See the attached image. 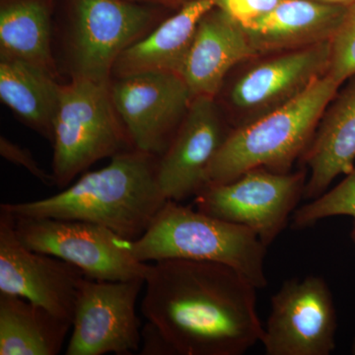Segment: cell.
I'll list each match as a JSON object with an SVG mask.
<instances>
[{
  "label": "cell",
  "instance_id": "ffe728a7",
  "mask_svg": "<svg viewBox=\"0 0 355 355\" xmlns=\"http://www.w3.org/2000/svg\"><path fill=\"white\" fill-rule=\"evenodd\" d=\"M70 329L71 322L43 306L0 293V354L57 355Z\"/></svg>",
  "mask_w": 355,
  "mask_h": 355
},
{
  "label": "cell",
  "instance_id": "9a60e30c",
  "mask_svg": "<svg viewBox=\"0 0 355 355\" xmlns=\"http://www.w3.org/2000/svg\"><path fill=\"white\" fill-rule=\"evenodd\" d=\"M257 57L244 28L214 7L198 23L182 77L193 99H217L229 72Z\"/></svg>",
  "mask_w": 355,
  "mask_h": 355
},
{
  "label": "cell",
  "instance_id": "44dd1931",
  "mask_svg": "<svg viewBox=\"0 0 355 355\" xmlns=\"http://www.w3.org/2000/svg\"><path fill=\"white\" fill-rule=\"evenodd\" d=\"M62 84L26 62L0 60V99L29 127L51 140Z\"/></svg>",
  "mask_w": 355,
  "mask_h": 355
},
{
  "label": "cell",
  "instance_id": "484cf974",
  "mask_svg": "<svg viewBox=\"0 0 355 355\" xmlns=\"http://www.w3.org/2000/svg\"><path fill=\"white\" fill-rule=\"evenodd\" d=\"M142 349L141 354L166 355L175 354L171 345L168 343L164 336L154 324L147 323L141 331Z\"/></svg>",
  "mask_w": 355,
  "mask_h": 355
},
{
  "label": "cell",
  "instance_id": "7a4b0ae2",
  "mask_svg": "<svg viewBox=\"0 0 355 355\" xmlns=\"http://www.w3.org/2000/svg\"><path fill=\"white\" fill-rule=\"evenodd\" d=\"M159 157L133 148L106 167L86 173L57 195L2 203L14 217H46L98 224L127 241L141 237L167 202L158 183Z\"/></svg>",
  "mask_w": 355,
  "mask_h": 355
},
{
  "label": "cell",
  "instance_id": "3957f363",
  "mask_svg": "<svg viewBox=\"0 0 355 355\" xmlns=\"http://www.w3.org/2000/svg\"><path fill=\"white\" fill-rule=\"evenodd\" d=\"M340 86L326 74L286 106L232 128L209 166L205 187L229 183L254 168L291 172Z\"/></svg>",
  "mask_w": 355,
  "mask_h": 355
},
{
  "label": "cell",
  "instance_id": "52a82bcc",
  "mask_svg": "<svg viewBox=\"0 0 355 355\" xmlns=\"http://www.w3.org/2000/svg\"><path fill=\"white\" fill-rule=\"evenodd\" d=\"M307 171L277 173L254 168L226 184L205 187L196 209L253 231L266 247L288 224L304 198Z\"/></svg>",
  "mask_w": 355,
  "mask_h": 355
},
{
  "label": "cell",
  "instance_id": "6da1fadb",
  "mask_svg": "<svg viewBox=\"0 0 355 355\" xmlns=\"http://www.w3.org/2000/svg\"><path fill=\"white\" fill-rule=\"evenodd\" d=\"M256 286L230 266L149 265L141 312L179 355H243L261 342Z\"/></svg>",
  "mask_w": 355,
  "mask_h": 355
},
{
  "label": "cell",
  "instance_id": "83f0119b",
  "mask_svg": "<svg viewBox=\"0 0 355 355\" xmlns=\"http://www.w3.org/2000/svg\"><path fill=\"white\" fill-rule=\"evenodd\" d=\"M321 1L334 4H349L352 2H354L355 0H321Z\"/></svg>",
  "mask_w": 355,
  "mask_h": 355
},
{
  "label": "cell",
  "instance_id": "5bb4252c",
  "mask_svg": "<svg viewBox=\"0 0 355 355\" xmlns=\"http://www.w3.org/2000/svg\"><path fill=\"white\" fill-rule=\"evenodd\" d=\"M231 130L216 99L191 100L174 139L158 161V183L168 200L181 202L205 189L209 166Z\"/></svg>",
  "mask_w": 355,
  "mask_h": 355
},
{
  "label": "cell",
  "instance_id": "d6986e66",
  "mask_svg": "<svg viewBox=\"0 0 355 355\" xmlns=\"http://www.w3.org/2000/svg\"><path fill=\"white\" fill-rule=\"evenodd\" d=\"M55 0H0V60L34 65L57 77L51 55Z\"/></svg>",
  "mask_w": 355,
  "mask_h": 355
},
{
  "label": "cell",
  "instance_id": "4316f807",
  "mask_svg": "<svg viewBox=\"0 0 355 355\" xmlns=\"http://www.w3.org/2000/svg\"><path fill=\"white\" fill-rule=\"evenodd\" d=\"M135 3L146 4V6L159 7L170 12L175 13L180 9L188 6L196 0H128Z\"/></svg>",
  "mask_w": 355,
  "mask_h": 355
},
{
  "label": "cell",
  "instance_id": "2e32d148",
  "mask_svg": "<svg viewBox=\"0 0 355 355\" xmlns=\"http://www.w3.org/2000/svg\"><path fill=\"white\" fill-rule=\"evenodd\" d=\"M338 89L301 162L309 169L304 198L315 200L355 166V76Z\"/></svg>",
  "mask_w": 355,
  "mask_h": 355
},
{
  "label": "cell",
  "instance_id": "30bf717a",
  "mask_svg": "<svg viewBox=\"0 0 355 355\" xmlns=\"http://www.w3.org/2000/svg\"><path fill=\"white\" fill-rule=\"evenodd\" d=\"M338 316L323 277L287 279L270 300L261 342L266 355H330L336 349Z\"/></svg>",
  "mask_w": 355,
  "mask_h": 355
},
{
  "label": "cell",
  "instance_id": "5b68a950",
  "mask_svg": "<svg viewBox=\"0 0 355 355\" xmlns=\"http://www.w3.org/2000/svg\"><path fill=\"white\" fill-rule=\"evenodd\" d=\"M51 141V174L60 188L97 161L135 148L114 108L111 83L70 79L62 84Z\"/></svg>",
  "mask_w": 355,
  "mask_h": 355
},
{
  "label": "cell",
  "instance_id": "ac0fdd59",
  "mask_svg": "<svg viewBox=\"0 0 355 355\" xmlns=\"http://www.w3.org/2000/svg\"><path fill=\"white\" fill-rule=\"evenodd\" d=\"M216 7V0H196L162 22L121 53L112 78L144 73L182 76L198 23Z\"/></svg>",
  "mask_w": 355,
  "mask_h": 355
},
{
  "label": "cell",
  "instance_id": "ba28073f",
  "mask_svg": "<svg viewBox=\"0 0 355 355\" xmlns=\"http://www.w3.org/2000/svg\"><path fill=\"white\" fill-rule=\"evenodd\" d=\"M14 219L16 233L26 246L76 266L85 277L110 282L146 279L148 263L137 260L130 251V241L108 228L46 217Z\"/></svg>",
  "mask_w": 355,
  "mask_h": 355
},
{
  "label": "cell",
  "instance_id": "7402d4cb",
  "mask_svg": "<svg viewBox=\"0 0 355 355\" xmlns=\"http://www.w3.org/2000/svg\"><path fill=\"white\" fill-rule=\"evenodd\" d=\"M342 216L355 218V166L340 184L296 209L292 227L305 229L329 217Z\"/></svg>",
  "mask_w": 355,
  "mask_h": 355
},
{
  "label": "cell",
  "instance_id": "4dcf8cb0",
  "mask_svg": "<svg viewBox=\"0 0 355 355\" xmlns=\"http://www.w3.org/2000/svg\"></svg>",
  "mask_w": 355,
  "mask_h": 355
},
{
  "label": "cell",
  "instance_id": "d4e9b609",
  "mask_svg": "<svg viewBox=\"0 0 355 355\" xmlns=\"http://www.w3.org/2000/svg\"><path fill=\"white\" fill-rule=\"evenodd\" d=\"M0 154L9 162L24 167L33 176L36 177L44 184L49 186L55 184L53 174H49L42 169L28 149L13 144L3 137H0Z\"/></svg>",
  "mask_w": 355,
  "mask_h": 355
},
{
  "label": "cell",
  "instance_id": "f546056e",
  "mask_svg": "<svg viewBox=\"0 0 355 355\" xmlns=\"http://www.w3.org/2000/svg\"><path fill=\"white\" fill-rule=\"evenodd\" d=\"M352 354L355 355V336L354 340H352Z\"/></svg>",
  "mask_w": 355,
  "mask_h": 355
},
{
  "label": "cell",
  "instance_id": "8992f818",
  "mask_svg": "<svg viewBox=\"0 0 355 355\" xmlns=\"http://www.w3.org/2000/svg\"><path fill=\"white\" fill-rule=\"evenodd\" d=\"M71 79L111 83L116 60L170 11L128 0H67Z\"/></svg>",
  "mask_w": 355,
  "mask_h": 355
},
{
  "label": "cell",
  "instance_id": "7c38bea8",
  "mask_svg": "<svg viewBox=\"0 0 355 355\" xmlns=\"http://www.w3.org/2000/svg\"><path fill=\"white\" fill-rule=\"evenodd\" d=\"M111 95L135 148L159 158L171 144L193 100L183 77L173 73L114 78Z\"/></svg>",
  "mask_w": 355,
  "mask_h": 355
},
{
  "label": "cell",
  "instance_id": "9c48e42d",
  "mask_svg": "<svg viewBox=\"0 0 355 355\" xmlns=\"http://www.w3.org/2000/svg\"><path fill=\"white\" fill-rule=\"evenodd\" d=\"M331 41L254 58L227 90L233 128L282 108L305 92L330 67Z\"/></svg>",
  "mask_w": 355,
  "mask_h": 355
},
{
  "label": "cell",
  "instance_id": "f1b7e54d",
  "mask_svg": "<svg viewBox=\"0 0 355 355\" xmlns=\"http://www.w3.org/2000/svg\"><path fill=\"white\" fill-rule=\"evenodd\" d=\"M350 237H352V242L355 245V218H354V222H352V231H350Z\"/></svg>",
  "mask_w": 355,
  "mask_h": 355
},
{
  "label": "cell",
  "instance_id": "8fae6325",
  "mask_svg": "<svg viewBox=\"0 0 355 355\" xmlns=\"http://www.w3.org/2000/svg\"><path fill=\"white\" fill-rule=\"evenodd\" d=\"M146 279L85 277L79 286L67 355L130 354L141 343L137 301Z\"/></svg>",
  "mask_w": 355,
  "mask_h": 355
},
{
  "label": "cell",
  "instance_id": "277c9868",
  "mask_svg": "<svg viewBox=\"0 0 355 355\" xmlns=\"http://www.w3.org/2000/svg\"><path fill=\"white\" fill-rule=\"evenodd\" d=\"M130 251L137 260H184L222 263L241 273L258 289L268 286L265 260L268 247L244 226L167 200L150 227Z\"/></svg>",
  "mask_w": 355,
  "mask_h": 355
},
{
  "label": "cell",
  "instance_id": "cb8c5ba5",
  "mask_svg": "<svg viewBox=\"0 0 355 355\" xmlns=\"http://www.w3.org/2000/svg\"><path fill=\"white\" fill-rule=\"evenodd\" d=\"M284 0H216V7L243 28L272 12Z\"/></svg>",
  "mask_w": 355,
  "mask_h": 355
},
{
  "label": "cell",
  "instance_id": "603a6c76",
  "mask_svg": "<svg viewBox=\"0 0 355 355\" xmlns=\"http://www.w3.org/2000/svg\"><path fill=\"white\" fill-rule=\"evenodd\" d=\"M329 76L340 84L355 76V1L347 4L333 38Z\"/></svg>",
  "mask_w": 355,
  "mask_h": 355
},
{
  "label": "cell",
  "instance_id": "4fadbf2b",
  "mask_svg": "<svg viewBox=\"0 0 355 355\" xmlns=\"http://www.w3.org/2000/svg\"><path fill=\"white\" fill-rule=\"evenodd\" d=\"M84 277L76 266L26 246L14 216L0 209V293L27 299L72 323Z\"/></svg>",
  "mask_w": 355,
  "mask_h": 355
},
{
  "label": "cell",
  "instance_id": "e0dca14e",
  "mask_svg": "<svg viewBox=\"0 0 355 355\" xmlns=\"http://www.w3.org/2000/svg\"><path fill=\"white\" fill-rule=\"evenodd\" d=\"M347 4L284 0L272 12L245 28L258 57L331 41Z\"/></svg>",
  "mask_w": 355,
  "mask_h": 355
}]
</instances>
